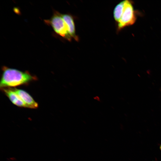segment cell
I'll list each match as a JSON object with an SVG mask.
<instances>
[{
	"mask_svg": "<svg viewBox=\"0 0 161 161\" xmlns=\"http://www.w3.org/2000/svg\"><path fill=\"white\" fill-rule=\"evenodd\" d=\"M2 69V74L0 83L1 88L26 84L36 79L28 72H24L6 66H3Z\"/></svg>",
	"mask_w": 161,
	"mask_h": 161,
	"instance_id": "6da1fadb",
	"label": "cell"
},
{
	"mask_svg": "<svg viewBox=\"0 0 161 161\" xmlns=\"http://www.w3.org/2000/svg\"><path fill=\"white\" fill-rule=\"evenodd\" d=\"M45 22L50 25L57 34L69 41H71L72 38L69 34L66 25L61 13L57 11L55 12L51 18L45 20Z\"/></svg>",
	"mask_w": 161,
	"mask_h": 161,
	"instance_id": "7a4b0ae2",
	"label": "cell"
},
{
	"mask_svg": "<svg viewBox=\"0 0 161 161\" xmlns=\"http://www.w3.org/2000/svg\"><path fill=\"white\" fill-rule=\"evenodd\" d=\"M136 20V13L134 9L133 2L130 0H125L123 12L120 19L117 22L118 30L133 24Z\"/></svg>",
	"mask_w": 161,
	"mask_h": 161,
	"instance_id": "3957f363",
	"label": "cell"
},
{
	"mask_svg": "<svg viewBox=\"0 0 161 161\" xmlns=\"http://www.w3.org/2000/svg\"><path fill=\"white\" fill-rule=\"evenodd\" d=\"M26 104L27 108L36 109L38 105L31 96L25 91L16 88L12 89Z\"/></svg>",
	"mask_w": 161,
	"mask_h": 161,
	"instance_id": "277c9868",
	"label": "cell"
},
{
	"mask_svg": "<svg viewBox=\"0 0 161 161\" xmlns=\"http://www.w3.org/2000/svg\"><path fill=\"white\" fill-rule=\"evenodd\" d=\"M1 89L5 95L13 104L20 107L27 108L26 104L12 88L7 87Z\"/></svg>",
	"mask_w": 161,
	"mask_h": 161,
	"instance_id": "5b68a950",
	"label": "cell"
},
{
	"mask_svg": "<svg viewBox=\"0 0 161 161\" xmlns=\"http://www.w3.org/2000/svg\"><path fill=\"white\" fill-rule=\"evenodd\" d=\"M61 15L66 25L70 35L72 38L78 41V38L76 34L75 24L73 17L68 14H61Z\"/></svg>",
	"mask_w": 161,
	"mask_h": 161,
	"instance_id": "8992f818",
	"label": "cell"
},
{
	"mask_svg": "<svg viewBox=\"0 0 161 161\" xmlns=\"http://www.w3.org/2000/svg\"><path fill=\"white\" fill-rule=\"evenodd\" d=\"M125 1L118 3L115 7L113 12L114 19L117 23L120 19L123 13L124 6Z\"/></svg>",
	"mask_w": 161,
	"mask_h": 161,
	"instance_id": "52a82bcc",
	"label": "cell"
},
{
	"mask_svg": "<svg viewBox=\"0 0 161 161\" xmlns=\"http://www.w3.org/2000/svg\"><path fill=\"white\" fill-rule=\"evenodd\" d=\"M10 159L12 160H16V158L14 157H10Z\"/></svg>",
	"mask_w": 161,
	"mask_h": 161,
	"instance_id": "ba28073f",
	"label": "cell"
},
{
	"mask_svg": "<svg viewBox=\"0 0 161 161\" xmlns=\"http://www.w3.org/2000/svg\"><path fill=\"white\" fill-rule=\"evenodd\" d=\"M160 150L161 151V145H160Z\"/></svg>",
	"mask_w": 161,
	"mask_h": 161,
	"instance_id": "9c48e42d",
	"label": "cell"
}]
</instances>
